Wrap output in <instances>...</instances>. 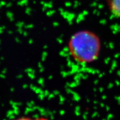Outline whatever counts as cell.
Returning <instances> with one entry per match:
<instances>
[{"label": "cell", "mask_w": 120, "mask_h": 120, "mask_svg": "<svg viewBox=\"0 0 120 120\" xmlns=\"http://www.w3.org/2000/svg\"><path fill=\"white\" fill-rule=\"evenodd\" d=\"M107 6L112 16L120 20V0H108Z\"/></svg>", "instance_id": "obj_2"}, {"label": "cell", "mask_w": 120, "mask_h": 120, "mask_svg": "<svg viewBox=\"0 0 120 120\" xmlns=\"http://www.w3.org/2000/svg\"><path fill=\"white\" fill-rule=\"evenodd\" d=\"M12 120H50L49 117L46 116H21L13 118Z\"/></svg>", "instance_id": "obj_3"}, {"label": "cell", "mask_w": 120, "mask_h": 120, "mask_svg": "<svg viewBox=\"0 0 120 120\" xmlns=\"http://www.w3.org/2000/svg\"><path fill=\"white\" fill-rule=\"evenodd\" d=\"M69 55L81 65L94 63L100 57L102 42L98 34L88 30H81L72 34L67 42Z\"/></svg>", "instance_id": "obj_1"}]
</instances>
